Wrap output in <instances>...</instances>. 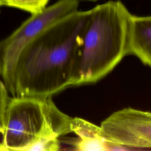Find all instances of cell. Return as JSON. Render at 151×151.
I'll return each mask as SVG.
<instances>
[{"label":"cell","mask_w":151,"mask_h":151,"mask_svg":"<svg viewBox=\"0 0 151 151\" xmlns=\"http://www.w3.org/2000/svg\"><path fill=\"white\" fill-rule=\"evenodd\" d=\"M91 9L77 11L41 32L17 61L15 96L44 99L74 86L84 30Z\"/></svg>","instance_id":"1"},{"label":"cell","mask_w":151,"mask_h":151,"mask_svg":"<svg viewBox=\"0 0 151 151\" xmlns=\"http://www.w3.org/2000/svg\"><path fill=\"white\" fill-rule=\"evenodd\" d=\"M132 16L120 1H110L91 9L83 36L74 86L98 81L129 54Z\"/></svg>","instance_id":"2"},{"label":"cell","mask_w":151,"mask_h":151,"mask_svg":"<svg viewBox=\"0 0 151 151\" xmlns=\"http://www.w3.org/2000/svg\"><path fill=\"white\" fill-rule=\"evenodd\" d=\"M77 0H59L32 14L9 36L0 41V76L8 91L15 96L14 75L18 56L25 45L57 21L78 11Z\"/></svg>","instance_id":"3"},{"label":"cell","mask_w":151,"mask_h":151,"mask_svg":"<svg viewBox=\"0 0 151 151\" xmlns=\"http://www.w3.org/2000/svg\"><path fill=\"white\" fill-rule=\"evenodd\" d=\"M44 99L10 97L2 133L3 151H25L38 138L45 118Z\"/></svg>","instance_id":"4"},{"label":"cell","mask_w":151,"mask_h":151,"mask_svg":"<svg viewBox=\"0 0 151 151\" xmlns=\"http://www.w3.org/2000/svg\"><path fill=\"white\" fill-rule=\"evenodd\" d=\"M101 134L130 149H151V112L131 107L116 111L101 123Z\"/></svg>","instance_id":"5"},{"label":"cell","mask_w":151,"mask_h":151,"mask_svg":"<svg viewBox=\"0 0 151 151\" xmlns=\"http://www.w3.org/2000/svg\"><path fill=\"white\" fill-rule=\"evenodd\" d=\"M71 132L74 133L78 138L67 141L73 149L78 151L100 150H125L127 148L114 143L101 134L100 126L80 117L71 118L70 122Z\"/></svg>","instance_id":"6"},{"label":"cell","mask_w":151,"mask_h":151,"mask_svg":"<svg viewBox=\"0 0 151 151\" xmlns=\"http://www.w3.org/2000/svg\"><path fill=\"white\" fill-rule=\"evenodd\" d=\"M137 57L151 68V16L131 18L129 54Z\"/></svg>","instance_id":"7"},{"label":"cell","mask_w":151,"mask_h":151,"mask_svg":"<svg viewBox=\"0 0 151 151\" xmlns=\"http://www.w3.org/2000/svg\"><path fill=\"white\" fill-rule=\"evenodd\" d=\"M49 0H0V6L18 8L34 14L46 7Z\"/></svg>","instance_id":"8"},{"label":"cell","mask_w":151,"mask_h":151,"mask_svg":"<svg viewBox=\"0 0 151 151\" xmlns=\"http://www.w3.org/2000/svg\"><path fill=\"white\" fill-rule=\"evenodd\" d=\"M8 91V90L3 80L0 78V133L1 134L4 132L5 117L10 99Z\"/></svg>","instance_id":"9"},{"label":"cell","mask_w":151,"mask_h":151,"mask_svg":"<svg viewBox=\"0 0 151 151\" xmlns=\"http://www.w3.org/2000/svg\"><path fill=\"white\" fill-rule=\"evenodd\" d=\"M0 151H3V148H2V146L1 145V143H0Z\"/></svg>","instance_id":"10"},{"label":"cell","mask_w":151,"mask_h":151,"mask_svg":"<svg viewBox=\"0 0 151 151\" xmlns=\"http://www.w3.org/2000/svg\"><path fill=\"white\" fill-rule=\"evenodd\" d=\"M87 1H97V0H87Z\"/></svg>","instance_id":"11"}]
</instances>
